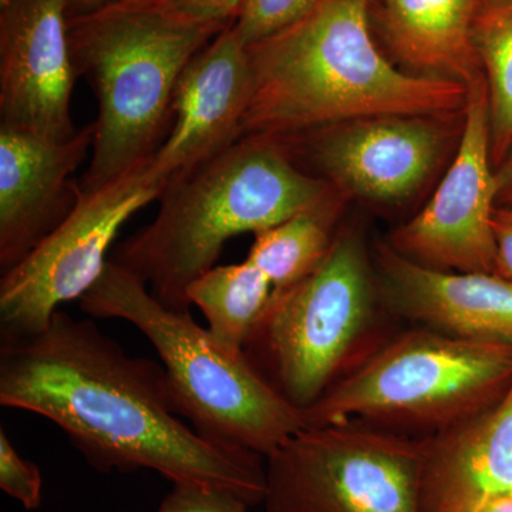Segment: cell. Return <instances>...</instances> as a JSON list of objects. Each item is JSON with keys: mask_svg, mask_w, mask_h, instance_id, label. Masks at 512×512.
I'll return each mask as SVG.
<instances>
[{"mask_svg": "<svg viewBox=\"0 0 512 512\" xmlns=\"http://www.w3.org/2000/svg\"><path fill=\"white\" fill-rule=\"evenodd\" d=\"M0 404L55 423L100 473L151 470L264 503V457L188 427L163 365L128 355L93 320L59 309L43 332L0 342Z\"/></svg>", "mask_w": 512, "mask_h": 512, "instance_id": "cell-1", "label": "cell"}, {"mask_svg": "<svg viewBox=\"0 0 512 512\" xmlns=\"http://www.w3.org/2000/svg\"><path fill=\"white\" fill-rule=\"evenodd\" d=\"M373 0H316L301 19L248 47L252 94L242 137L291 141L382 116L464 113L468 87L416 76L383 56L370 33Z\"/></svg>", "mask_w": 512, "mask_h": 512, "instance_id": "cell-2", "label": "cell"}, {"mask_svg": "<svg viewBox=\"0 0 512 512\" xmlns=\"http://www.w3.org/2000/svg\"><path fill=\"white\" fill-rule=\"evenodd\" d=\"M156 220L126 239L113 261L140 276L154 298L190 311L188 286L217 265L225 244L345 197L302 171L282 141L242 137L165 187Z\"/></svg>", "mask_w": 512, "mask_h": 512, "instance_id": "cell-3", "label": "cell"}, {"mask_svg": "<svg viewBox=\"0 0 512 512\" xmlns=\"http://www.w3.org/2000/svg\"><path fill=\"white\" fill-rule=\"evenodd\" d=\"M221 32L175 16L157 0H126L69 19L74 69L99 103L84 190L120 177L163 146L181 74Z\"/></svg>", "mask_w": 512, "mask_h": 512, "instance_id": "cell-4", "label": "cell"}, {"mask_svg": "<svg viewBox=\"0 0 512 512\" xmlns=\"http://www.w3.org/2000/svg\"><path fill=\"white\" fill-rule=\"evenodd\" d=\"M80 306L90 318L124 320L146 336L163 363L177 413L204 439L266 458L308 427L305 412L286 400L245 352L225 349L190 311L163 305L119 262L109 259Z\"/></svg>", "mask_w": 512, "mask_h": 512, "instance_id": "cell-5", "label": "cell"}, {"mask_svg": "<svg viewBox=\"0 0 512 512\" xmlns=\"http://www.w3.org/2000/svg\"><path fill=\"white\" fill-rule=\"evenodd\" d=\"M512 383V345L420 326L396 336L303 410L308 427L362 423L429 437L497 403Z\"/></svg>", "mask_w": 512, "mask_h": 512, "instance_id": "cell-6", "label": "cell"}, {"mask_svg": "<svg viewBox=\"0 0 512 512\" xmlns=\"http://www.w3.org/2000/svg\"><path fill=\"white\" fill-rule=\"evenodd\" d=\"M380 303L365 238L360 229L343 228L311 274L274 292L245 355L293 406L309 409L348 372Z\"/></svg>", "mask_w": 512, "mask_h": 512, "instance_id": "cell-7", "label": "cell"}, {"mask_svg": "<svg viewBox=\"0 0 512 512\" xmlns=\"http://www.w3.org/2000/svg\"><path fill=\"white\" fill-rule=\"evenodd\" d=\"M423 437L305 427L266 457L265 512H421Z\"/></svg>", "mask_w": 512, "mask_h": 512, "instance_id": "cell-8", "label": "cell"}, {"mask_svg": "<svg viewBox=\"0 0 512 512\" xmlns=\"http://www.w3.org/2000/svg\"><path fill=\"white\" fill-rule=\"evenodd\" d=\"M151 158L79 200L62 224L0 278V342L30 338L63 303L82 299L109 262V249L136 212L160 200L165 185Z\"/></svg>", "mask_w": 512, "mask_h": 512, "instance_id": "cell-9", "label": "cell"}, {"mask_svg": "<svg viewBox=\"0 0 512 512\" xmlns=\"http://www.w3.org/2000/svg\"><path fill=\"white\" fill-rule=\"evenodd\" d=\"M498 180L490 151L485 77L468 89L453 164L429 204L390 235L389 247L437 271L495 274Z\"/></svg>", "mask_w": 512, "mask_h": 512, "instance_id": "cell-10", "label": "cell"}, {"mask_svg": "<svg viewBox=\"0 0 512 512\" xmlns=\"http://www.w3.org/2000/svg\"><path fill=\"white\" fill-rule=\"evenodd\" d=\"M444 117L382 116L285 141L305 150L343 197L399 202L419 191L446 153Z\"/></svg>", "mask_w": 512, "mask_h": 512, "instance_id": "cell-11", "label": "cell"}, {"mask_svg": "<svg viewBox=\"0 0 512 512\" xmlns=\"http://www.w3.org/2000/svg\"><path fill=\"white\" fill-rule=\"evenodd\" d=\"M67 0L0 6V124L64 140L77 133Z\"/></svg>", "mask_w": 512, "mask_h": 512, "instance_id": "cell-12", "label": "cell"}, {"mask_svg": "<svg viewBox=\"0 0 512 512\" xmlns=\"http://www.w3.org/2000/svg\"><path fill=\"white\" fill-rule=\"evenodd\" d=\"M94 124L56 140L0 124V272L22 262L72 212L74 174L92 153Z\"/></svg>", "mask_w": 512, "mask_h": 512, "instance_id": "cell-13", "label": "cell"}, {"mask_svg": "<svg viewBox=\"0 0 512 512\" xmlns=\"http://www.w3.org/2000/svg\"><path fill=\"white\" fill-rule=\"evenodd\" d=\"M251 94L248 47L231 25L181 74L174 94L173 124L150 160L154 174L168 185L237 143Z\"/></svg>", "mask_w": 512, "mask_h": 512, "instance_id": "cell-14", "label": "cell"}, {"mask_svg": "<svg viewBox=\"0 0 512 512\" xmlns=\"http://www.w3.org/2000/svg\"><path fill=\"white\" fill-rule=\"evenodd\" d=\"M375 266L384 305L456 338L512 345V279L427 268L379 242Z\"/></svg>", "mask_w": 512, "mask_h": 512, "instance_id": "cell-15", "label": "cell"}, {"mask_svg": "<svg viewBox=\"0 0 512 512\" xmlns=\"http://www.w3.org/2000/svg\"><path fill=\"white\" fill-rule=\"evenodd\" d=\"M423 440L421 512H461L512 494V383L493 406Z\"/></svg>", "mask_w": 512, "mask_h": 512, "instance_id": "cell-16", "label": "cell"}, {"mask_svg": "<svg viewBox=\"0 0 512 512\" xmlns=\"http://www.w3.org/2000/svg\"><path fill=\"white\" fill-rule=\"evenodd\" d=\"M478 0H377V19L394 57L412 74L454 80L468 89L484 79L473 40Z\"/></svg>", "mask_w": 512, "mask_h": 512, "instance_id": "cell-17", "label": "cell"}, {"mask_svg": "<svg viewBox=\"0 0 512 512\" xmlns=\"http://www.w3.org/2000/svg\"><path fill=\"white\" fill-rule=\"evenodd\" d=\"M272 296L271 281L248 259L215 265L187 289L188 303L205 316L212 338L231 352L247 348L264 322Z\"/></svg>", "mask_w": 512, "mask_h": 512, "instance_id": "cell-18", "label": "cell"}, {"mask_svg": "<svg viewBox=\"0 0 512 512\" xmlns=\"http://www.w3.org/2000/svg\"><path fill=\"white\" fill-rule=\"evenodd\" d=\"M343 201L303 211L254 234L248 261L271 281L274 292L298 284L328 255Z\"/></svg>", "mask_w": 512, "mask_h": 512, "instance_id": "cell-19", "label": "cell"}, {"mask_svg": "<svg viewBox=\"0 0 512 512\" xmlns=\"http://www.w3.org/2000/svg\"><path fill=\"white\" fill-rule=\"evenodd\" d=\"M473 40L483 67L494 168L512 150V0H478Z\"/></svg>", "mask_w": 512, "mask_h": 512, "instance_id": "cell-20", "label": "cell"}, {"mask_svg": "<svg viewBox=\"0 0 512 512\" xmlns=\"http://www.w3.org/2000/svg\"><path fill=\"white\" fill-rule=\"evenodd\" d=\"M316 0H244L232 28L244 45L254 46L301 19Z\"/></svg>", "mask_w": 512, "mask_h": 512, "instance_id": "cell-21", "label": "cell"}, {"mask_svg": "<svg viewBox=\"0 0 512 512\" xmlns=\"http://www.w3.org/2000/svg\"><path fill=\"white\" fill-rule=\"evenodd\" d=\"M0 488L26 510H37L42 505L43 478L39 467L20 456L3 429L0 430Z\"/></svg>", "mask_w": 512, "mask_h": 512, "instance_id": "cell-22", "label": "cell"}, {"mask_svg": "<svg viewBox=\"0 0 512 512\" xmlns=\"http://www.w3.org/2000/svg\"><path fill=\"white\" fill-rule=\"evenodd\" d=\"M249 505L231 491L194 484H174L157 512H248Z\"/></svg>", "mask_w": 512, "mask_h": 512, "instance_id": "cell-23", "label": "cell"}, {"mask_svg": "<svg viewBox=\"0 0 512 512\" xmlns=\"http://www.w3.org/2000/svg\"><path fill=\"white\" fill-rule=\"evenodd\" d=\"M175 16L188 22L224 30L237 19L244 0H157Z\"/></svg>", "mask_w": 512, "mask_h": 512, "instance_id": "cell-24", "label": "cell"}, {"mask_svg": "<svg viewBox=\"0 0 512 512\" xmlns=\"http://www.w3.org/2000/svg\"><path fill=\"white\" fill-rule=\"evenodd\" d=\"M497 264L495 274L512 279V207L497 205L493 217Z\"/></svg>", "mask_w": 512, "mask_h": 512, "instance_id": "cell-25", "label": "cell"}, {"mask_svg": "<svg viewBox=\"0 0 512 512\" xmlns=\"http://www.w3.org/2000/svg\"><path fill=\"white\" fill-rule=\"evenodd\" d=\"M498 180V205L512 207V150L507 158L495 168Z\"/></svg>", "mask_w": 512, "mask_h": 512, "instance_id": "cell-26", "label": "cell"}, {"mask_svg": "<svg viewBox=\"0 0 512 512\" xmlns=\"http://www.w3.org/2000/svg\"><path fill=\"white\" fill-rule=\"evenodd\" d=\"M461 512H512V494L484 498Z\"/></svg>", "mask_w": 512, "mask_h": 512, "instance_id": "cell-27", "label": "cell"}, {"mask_svg": "<svg viewBox=\"0 0 512 512\" xmlns=\"http://www.w3.org/2000/svg\"><path fill=\"white\" fill-rule=\"evenodd\" d=\"M120 2H126V0H67V12H69V19L76 18V16L87 15Z\"/></svg>", "mask_w": 512, "mask_h": 512, "instance_id": "cell-28", "label": "cell"}, {"mask_svg": "<svg viewBox=\"0 0 512 512\" xmlns=\"http://www.w3.org/2000/svg\"><path fill=\"white\" fill-rule=\"evenodd\" d=\"M8 2L9 0H0V6H5Z\"/></svg>", "mask_w": 512, "mask_h": 512, "instance_id": "cell-29", "label": "cell"}]
</instances>
